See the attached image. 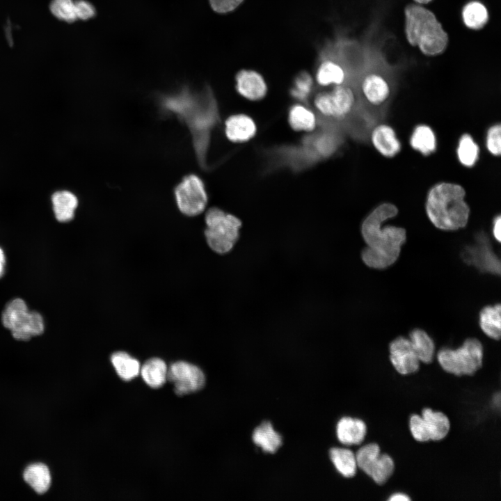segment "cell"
Instances as JSON below:
<instances>
[{
    "label": "cell",
    "mask_w": 501,
    "mask_h": 501,
    "mask_svg": "<svg viewBox=\"0 0 501 501\" xmlns=\"http://www.w3.org/2000/svg\"><path fill=\"white\" fill-rule=\"evenodd\" d=\"M312 89V79L305 72L299 73L294 79L290 90L291 95L296 100L306 102Z\"/></svg>",
    "instance_id": "obj_34"
},
{
    "label": "cell",
    "mask_w": 501,
    "mask_h": 501,
    "mask_svg": "<svg viewBox=\"0 0 501 501\" xmlns=\"http://www.w3.org/2000/svg\"><path fill=\"white\" fill-rule=\"evenodd\" d=\"M463 20L466 26L472 29L482 28L488 19L486 7L479 1H471L462 10Z\"/></svg>",
    "instance_id": "obj_31"
},
{
    "label": "cell",
    "mask_w": 501,
    "mask_h": 501,
    "mask_svg": "<svg viewBox=\"0 0 501 501\" xmlns=\"http://www.w3.org/2000/svg\"><path fill=\"white\" fill-rule=\"evenodd\" d=\"M205 223V236L209 248L218 254L230 251L239 237L240 219L218 207H211L206 212Z\"/></svg>",
    "instance_id": "obj_4"
},
{
    "label": "cell",
    "mask_w": 501,
    "mask_h": 501,
    "mask_svg": "<svg viewBox=\"0 0 501 501\" xmlns=\"http://www.w3.org/2000/svg\"><path fill=\"white\" fill-rule=\"evenodd\" d=\"M361 88L366 100L374 106L384 103L390 95L388 84L378 74L367 75L363 79Z\"/></svg>",
    "instance_id": "obj_18"
},
{
    "label": "cell",
    "mask_w": 501,
    "mask_h": 501,
    "mask_svg": "<svg viewBox=\"0 0 501 501\" xmlns=\"http://www.w3.org/2000/svg\"><path fill=\"white\" fill-rule=\"evenodd\" d=\"M305 148L317 158L331 155L338 145V140L333 133L327 131L317 133L308 137L304 143Z\"/></svg>",
    "instance_id": "obj_20"
},
{
    "label": "cell",
    "mask_w": 501,
    "mask_h": 501,
    "mask_svg": "<svg viewBox=\"0 0 501 501\" xmlns=\"http://www.w3.org/2000/svg\"><path fill=\"white\" fill-rule=\"evenodd\" d=\"M409 429L413 437L417 441L427 442L430 440L422 416L418 414L412 415L409 419Z\"/></svg>",
    "instance_id": "obj_36"
},
{
    "label": "cell",
    "mask_w": 501,
    "mask_h": 501,
    "mask_svg": "<svg viewBox=\"0 0 501 501\" xmlns=\"http://www.w3.org/2000/svg\"><path fill=\"white\" fill-rule=\"evenodd\" d=\"M77 19H88L95 15L94 6L86 0H77L74 1Z\"/></svg>",
    "instance_id": "obj_37"
},
{
    "label": "cell",
    "mask_w": 501,
    "mask_h": 501,
    "mask_svg": "<svg viewBox=\"0 0 501 501\" xmlns=\"http://www.w3.org/2000/svg\"><path fill=\"white\" fill-rule=\"evenodd\" d=\"M345 79V73L342 67L333 61H326L319 65L316 79L317 83L326 86L331 84L340 85Z\"/></svg>",
    "instance_id": "obj_32"
},
{
    "label": "cell",
    "mask_w": 501,
    "mask_h": 501,
    "mask_svg": "<svg viewBox=\"0 0 501 501\" xmlns=\"http://www.w3.org/2000/svg\"><path fill=\"white\" fill-rule=\"evenodd\" d=\"M167 379L173 383L177 395L196 392L205 385V376L197 366L184 361H177L168 368Z\"/></svg>",
    "instance_id": "obj_10"
},
{
    "label": "cell",
    "mask_w": 501,
    "mask_h": 501,
    "mask_svg": "<svg viewBox=\"0 0 501 501\" xmlns=\"http://www.w3.org/2000/svg\"><path fill=\"white\" fill-rule=\"evenodd\" d=\"M479 147L469 134H464L459 138L456 148L459 161L465 167H472L479 157Z\"/></svg>",
    "instance_id": "obj_30"
},
{
    "label": "cell",
    "mask_w": 501,
    "mask_h": 501,
    "mask_svg": "<svg viewBox=\"0 0 501 501\" xmlns=\"http://www.w3.org/2000/svg\"><path fill=\"white\" fill-rule=\"evenodd\" d=\"M244 0H209L213 10L217 13H225L234 10Z\"/></svg>",
    "instance_id": "obj_38"
},
{
    "label": "cell",
    "mask_w": 501,
    "mask_h": 501,
    "mask_svg": "<svg viewBox=\"0 0 501 501\" xmlns=\"http://www.w3.org/2000/svg\"><path fill=\"white\" fill-rule=\"evenodd\" d=\"M328 119L341 120L344 119L353 110L356 97L352 89L344 85H337L330 92Z\"/></svg>",
    "instance_id": "obj_12"
},
{
    "label": "cell",
    "mask_w": 501,
    "mask_h": 501,
    "mask_svg": "<svg viewBox=\"0 0 501 501\" xmlns=\"http://www.w3.org/2000/svg\"><path fill=\"white\" fill-rule=\"evenodd\" d=\"M493 234L494 238L500 241L501 239V216L498 215L493 220Z\"/></svg>",
    "instance_id": "obj_39"
},
{
    "label": "cell",
    "mask_w": 501,
    "mask_h": 501,
    "mask_svg": "<svg viewBox=\"0 0 501 501\" xmlns=\"http://www.w3.org/2000/svg\"><path fill=\"white\" fill-rule=\"evenodd\" d=\"M409 337L420 361L426 364L431 363L434 359L435 345L429 335L425 331L416 328L411 332Z\"/></svg>",
    "instance_id": "obj_27"
},
{
    "label": "cell",
    "mask_w": 501,
    "mask_h": 501,
    "mask_svg": "<svg viewBox=\"0 0 501 501\" xmlns=\"http://www.w3.org/2000/svg\"><path fill=\"white\" fill-rule=\"evenodd\" d=\"M411 498L406 494L397 493L392 495L388 500L390 501H408Z\"/></svg>",
    "instance_id": "obj_40"
},
{
    "label": "cell",
    "mask_w": 501,
    "mask_h": 501,
    "mask_svg": "<svg viewBox=\"0 0 501 501\" xmlns=\"http://www.w3.org/2000/svg\"><path fill=\"white\" fill-rule=\"evenodd\" d=\"M463 262L483 273L500 274V261L494 253L491 241L484 232H479L474 242L466 246L461 253Z\"/></svg>",
    "instance_id": "obj_9"
},
{
    "label": "cell",
    "mask_w": 501,
    "mask_h": 501,
    "mask_svg": "<svg viewBox=\"0 0 501 501\" xmlns=\"http://www.w3.org/2000/svg\"><path fill=\"white\" fill-rule=\"evenodd\" d=\"M179 210L186 216L202 213L207 203V194L202 180L194 174L184 176L174 189Z\"/></svg>",
    "instance_id": "obj_7"
},
{
    "label": "cell",
    "mask_w": 501,
    "mask_h": 501,
    "mask_svg": "<svg viewBox=\"0 0 501 501\" xmlns=\"http://www.w3.org/2000/svg\"><path fill=\"white\" fill-rule=\"evenodd\" d=\"M5 264H6V259H5V255L0 247V278L3 276L4 273V268H5Z\"/></svg>",
    "instance_id": "obj_41"
},
{
    "label": "cell",
    "mask_w": 501,
    "mask_h": 501,
    "mask_svg": "<svg viewBox=\"0 0 501 501\" xmlns=\"http://www.w3.org/2000/svg\"><path fill=\"white\" fill-rule=\"evenodd\" d=\"M288 121L290 127L296 131L310 132L317 125L315 113L305 106L296 104L289 110Z\"/></svg>",
    "instance_id": "obj_26"
},
{
    "label": "cell",
    "mask_w": 501,
    "mask_h": 501,
    "mask_svg": "<svg viewBox=\"0 0 501 501\" xmlns=\"http://www.w3.org/2000/svg\"><path fill=\"white\" fill-rule=\"evenodd\" d=\"M3 326L10 330L13 337L18 340H29L44 332L45 324L42 315L30 311L24 300L19 298L10 301L2 315Z\"/></svg>",
    "instance_id": "obj_6"
},
{
    "label": "cell",
    "mask_w": 501,
    "mask_h": 501,
    "mask_svg": "<svg viewBox=\"0 0 501 501\" xmlns=\"http://www.w3.org/2000/svg\"><path fill=\"white\" fill-rule=\"evenodd\" d=\"M422 418L430 440L438 441L447 436L450 429V422L445 414L424 408L422 411Z\"/></svg>",
    "instance_id": "obj_17"
},
{
    "label": "cell",
    "mask_w": 501,
    "mask_h": 501,
    "mask_svg": "<svg viewBox=\"0 0 501 501\" xmlns=\"http://www.w3.org/2000/svg\"><path fill=\"white\" fill-rule=\"evenodd\" d=\"M370 140L375 150L385 157H394L401 151V144L396 132L388 125L376 126L371 132Z\"/></svg>",
    "instance_id": "obj_14"
},
{
    "label": "cell",
    "mask_w": 501,
    "mask_h": 501,
    "mask_svg": "<svg viewBox=\"0 0 501 501\" xmlns=\"http://www.w3.org/2000/svg\"><path fill=\"white\" fill-rule=\"evenodd\" d=\"M256 131L255 121L245 114L232 115L225 122V135L234 143H244L251 139Z\"/></svg>",
    "instance_id": "obj_15"
},
{
    "label": "cell",
    "mask_w": 501,
    "mask_h": 501,
    "mask_svg": "<svg viewBox=\"0 0 501 501\" xmlns=\"http://www.w3.org/2000/svg\"><path fill=\"white\" fill-rule=\"evenodd\" d=\"M111 361L117 374L123 380L129 381L140 373L139 362L125 351L113 353Z\"/></svg>",
    "instance_id": "obj_29"
},
{
    "label": "cell",
    "mask_w": 501,
    "mask_h": 501,
    "mask_svg": "<svg viewBox=\"0 0 501 501\" xmlns=\"http://www.w3.org/2000/svg\"><path fill=\"white\" fill-rule=\"evenodd\" d=\"M410 145L413 149L424 156L435 152L437 146L436 136L431 127L419 125L414 129L410 138Z\"/></svg>",
    "instance_id": "obj_21"
},
{
    "label": "cell",
    "mask_w": 501,
    "mask_h": 501,
    "mask_svg": "<svg viewBox=\"0 0 501 501\" xmlns=\"http://www.w3.org/2000/svg\"><path fill=\"white\" fill-rule=\"evenodd\" d=\"M330 458L337 470L344 477L350 478L356 473V455L348 449L333 447L329 452Z\"/></svg>",
    "instance_id": "obj_28"
},
{
    "label": "cell",
    "mask_w": 501,
    "mask_h": 501,
    "mask_svg": "<svg viewBox=\"0 0 501 501\" xmlns=\"http://www.w3.org/2000/svg\"><path fill=\"white\" fill-rule=\"evenodd\" d=\"M236 89L239 95L253 101L262 100L267 94L264 78L255 71L244 70L236 76Z\"/></svg>",
    "instance_id": "obj_13"
},
{
    "label": "cell",
    "mask_w": 501,
    "mask_h": 501,
    "mask_svg": "<svg viewBox=\"0 0 501 501\" xmlns=\"http://www.w3.org/2000/svg\"><path fill=\"white\" fill-rule=\"evenodd\" d=\"M483 347L476 338H468L456 349L444 348L437 354L438 361L447 372L455 376H472L482 366Z\"/></svg>",
    "instance_id": "obj_5"
},
{
    "label": "cell",
    "mask_w": 501,
    "mask_h": 501,
    "mask_svg": "<svg viewBox=\"0 0 501 501\" xmlns=\"http://www.w3.org/2000/svg\"><path fill=\"white\" fill-rule=\"evenodd\" d=\"M49 8L51 13L60 20L71 23L77 19L73 0H52Z\"/></svg>",
    "instance_id": "obj_33"
},
{
    "label": "cell",
    "mask_w": 501,
    "mask_h": 501,
    "mask_svg": "<svg viewBox=\"0 0 501 501\" xmlns=\"http://www.w3.org/2000/svg\"><path fill=\"white\" fill-rule=\"evenodd\" d=\"M168 367L159 358H152L145 362L140 373L144 381L153 388L161 387L167 379Z\"/></svg>",
    "instance_id": "obj_23"
},
{
    "label": "cell",
    "mask_w": 501,
    "mask_h": 501,
    "mask_svg": "<svg viewBox=\"0 0 501 501\" xmlns=\"http://www.w3.org/2000/svg\"><path fill=\"white\" fill-rule=\"evenodd\" d=\"M500 305L484 307L479 313V326L483 332L494 340H500L501 334Z\"/></svg>",
    "instance_id": "obj_25"
},
{
    "label": "cell",
    "mask_w": 501,
    "mask_h": 501,
    "mask_svg": "<svg viewBox=\"0 0 501 501\" xmlns=\"http://www.w3.org/2000/svg\"><path fill=\"white\" fill-rule=\"evenodd\" d=\"M23 477L25 482L39 494L45 493L50 487V472L44 463L29 465L24 470Z\"/></svg>",
    "instance_id": "obj_22"
},
{
    "label": "cell",
    "mask_w": 501,
    "mask_h": 501,
    "mask_svg": "<svg viewBox=\"0 0 501 501\" xmlns=\"http://www.w3.org/2000/svg\"><path fill=\"white\" fill-rule=\"evenodd\" d=\"M53 211L59 222L66 223L72 221L78 205L76 196L68 191H59L51 196Z\"/></svg>",
    "instance_id": "obj_19"
},
{
    "label": "cell",
    "mask_w": 501,
    "mask_h": 501,
    "mask_svg": "<svg viewBox=\"0 0 501 501\" xmlns=\"http://www.w3.org/2000/svg\"><path fill=\"white\" fill-rule=\"evenodd\" d=\"M415 2H417L419 4H426L430 2L432 0H414Z\"/></svg>",
    "instance_id": "obj_42"
},
{
    "label": "cell",
    "mask_w": 501,
    "mask_h": 501,
    "mask_svg": "<svg viewBox=\"0 0 501 501\" xmlns=\"http://www.w3.org/2000/svg\"><path fill=\"white\" fill-rule=\"evenodd\" d=\"M486 145L488 151L493 156L501 154V126L500 124L490 127L486 133Z\"/></svg>",
    "instance_id": "obj_35"
},
{
    "label": "cell",
    "mask_w": 501,
    "mask_h": 501,
    "mask_svg": "<svg viewBox=\"0 0 501 501\" xmlns=\"http://www.w3.org/2000/svg\"><path fill=\"white\" fill-rule=\"evenodd\" d=\"M389 349L390 362L398 373L407 375L418 371L420 361L410 339L398 337L390 342Z\"/></svg>",
    "instance_id": "obj_11"
},
{
    "label": "cell",
    "mask_w": 501,
    "mask_h": 501,
    "mask_svg": "<svg viewBox=\"0 0 501 501\" xmlns=\"http://www.w3.org/2000/svg\"><path fill=\"white\" fill-rule=\"evenodd\" d=\"M253 440L264 452L275 453L282 445V437L269 422H264L253 431Z\"/></svg>",
    "instance_id": "obj_24"
},
{
    "label": "cell",
    "mask_w": 501,
    "mask_h": 501,
    "mask_svg": "<svg viewBox=\"0 0 501 501\" xmlns=\"http://www.w3.org/2000/svg\"><path fill=\"white\" fill-rule=\"evenodd\" d=\"M339 441L345 445H360L367 434V426L360 419L344 417L336 427Z\"/></svg>",
    "instance_id": "obj_16"
},
{
    "label": "cell",
    "mask_w": 501,
    "mask_h": 501,
    "mask_svg": "<svg viewBox=\"0 0 501 501\" xmlns=\"http://www.w3.org/2000/svg\"><path fill=\"white\" fill-rule=\"evenodd\" d=\"M406 35L412 46L428 56L441 54L446 48L448 35L435 15L421 4H412L405 9Z\"/></svg>",
    "instance_id": "obj_3"
},
{
    "label": "cell",
    "mask_w": 501,
    "mask_h": 501,
    "mask_svg": "<svg viewBox=\"0 0 501 501\" xmlns=\"http://www.w3.org/2000/svg\"><path fill=\"white\" fill-rule=\"evenodd\" d=\"M465 189L460 184L441 182L428 191L425 211L431 223L443 230L464 228L470 216V207L465 200Z\"/></svg>",
    "instance_id": "obj_2"
},
{
    "label": "cell",
    "mask_w": 501,
    "mask_h": 501,
    "mask_svg": "<svg viewBox=\"0 0 501 501\" xmlns=\"http://www.w3.org/2000/svg\"><path fill=\"white\" fill-rule=\"evenodd\" d=\"M355 455L357 466L379 485L384 484L394 473L393 459L387 454H381L376 443L361 447Z\"/></svg>",
    "instance_id": "obj_8"
},
{
    "label": "cell",
    "mask_w": 501,
    "mask_h": 501,
    "mask_svg": "<svg viewBox=\"0 0 501 501\" xmlns=\"http://www.w3.org/2000/svg\"><path fill=\"white\" fill-rule=\"evenodd\" d=\"M397 207L383 202L365 218L361 233L367 244L361 254L364 263L374 269H385L396 262L406 239V230L400 227L382 224L398 214Z\"/></svg>",
    "instance_id": "obj_1"
}]
</instances>
